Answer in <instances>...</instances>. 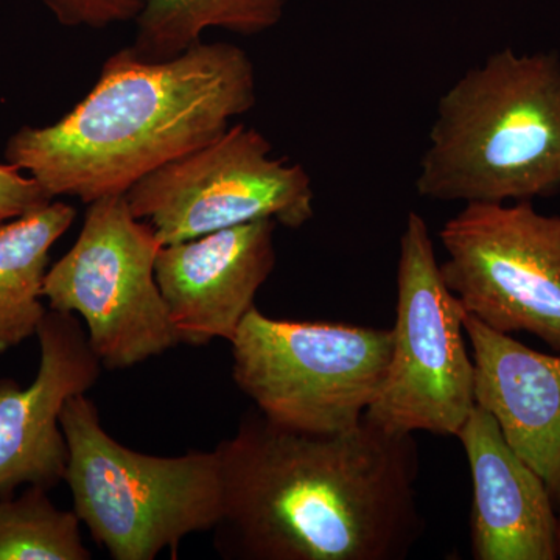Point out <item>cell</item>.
Returning <instances> with one entry per match:
<instances>
[{"label": "cell", "instance_id": "6da1fadb", "mask_svg": "<svg viewBox=\"0 0 560 560\" xmlns=\"http://www.w3.org/2000/svg\"><path fill=\"white\" fill-rule=\"evenodd\" d=\"M221 556L249 560H401L423 534L412 434L363 419L298 433L259 411L215 448Z\"/></svg>", "mask_w": 560, "mask_h": 560}, {"label": "cell", "instance_id": "7a4b0ae2", "mask_svg": "<svg viewBox=\"0 0 560 560\" xmlns=\"http://www.w3.org/2000/svg\"><path fill=\"white\" fill-rule=\"evenodd\" d=\"M256 101V69L234 44L201 40L164 61L125 47L65 117L14 132L5 161L54 200L91 205L219 138Z\"/></svg>", "mask_w": 560, "mask_h": 560}, {"label": "cell", "instance_id": "3957f363", "mask_svg": "<svg viewBox=\"0 0 560 560\" xmlns=\"http://www.w3.org/2000/svg\"><path fill=\"white\" fill-rule=\"evenodd\" d=\"M560 187V55L493 51L441 95L416 190L433 201H529Z\"/></svg>", "mask_w": 560, "mask_h": 560}, {"label": "cell", "instance_id": "277c9868", "mask_svg": "<svg viewBox=\"0 0 560 560\" xmlns=\"http://www.w3.org/2000/svg\"><path fill=\"white\" fill-rule=\"evenodd\" d=\"M60 423L73 512L110 558L153 560L164 550L176 558L183 539L219 525L223 492L215 451H131L106 433L86 393L66 400Z\"/></svg>", "mask_w": 560, "mask_h": 560}, {"label": "cell", "instance_id": "5b68a950", "mask_svg": "<svg viewBox=\"0 0 560 560\" xmlns=\"http://www.w3.org/2000/svg\"><path fill=\"white\" fill-rule=\"evenodd\" d=\"M393 342V329L275 319L254 307L231 341L232 377L275 425L341 433L377 399Z\"/></svg>", "mask_w": 560, "mask_h": 560}, {"label": "cell", "instance_id": "8992f818", "mask_svg": "<svg viewBox=\"0 0 560 560\" xmlns=\"http://www.w3.org/2000/svg\"><path fill=\"white\" fill-rule=\"evenodd\" d=\"M79 238L47 271L49 311L80 315L102 366L128 370L179 345L156 280L162 243L125 195L92 201Z\"/></svg>", "mask_w": 560, "mask_h": 560}, {"label": "cell", "instance_id": "52a82bcc", "mask_svg": "<svg viewBox=\"0 0 560 560\" xmlns=\"http://www.w3.org/2000/svg\"><path fill=\"white\" fill-rule=\"evenodd\" d=\"M464 315L442 276L429 224L418 212L408 213L397 261L393 353L364 418L393 433L458 434L477 405Z\"/></svg>", "mask_w": 560, "mask_h": 560}, {"label": "cell", "instance_id": "ba28073f", "mask_svg": "<svg viewBox=\"0 0 560 560\" xmlns=\"http://www.w3.org/2000/svg\"><path fill=\"white\" fill-rule=\"evenodd\" d=\"M271 150L261 132L235 125L138 180L125 197L162 246L257 220L300 230L315 215L312 178Z\"/></svg>", "mask_w": 560, "mask_h": 560}, {"label": "cell", "instance_id": "9c48e42d", "mask_svg": "<svg viewBox=\"0 0 560 560\" xmlns=\"http://www.w3.org/2000/svg\"><path fill=\"white\" fill-rule=\"evenodd\" d=\"M441 271L464 311L560 352V217L529 201L470 202L442 228Z\"/></svg>", "mask_w": 560, "mask_h": 560}, {"label": "cell", "instance_id": "30bf717a", "mask_svg": "<svg viewBox=\"0 0 560 560\" xmlns=\"http://www.w3.org/2000/svg\"><path fill=\"white\" fill-rule=\"evenodd\" d=\"M38 375L27 388L0 378V497L22 486L51 489L65 481L69 448L60 415L66 400L86 393L102 363L75 315L49 311L38 329Z\"/></svg>", "mask_w": 560, "mask_h": 560}, {"label": "cell", "instance_id": "8fae6325", "mask_svg": "<svg viewBox=\"0 0 560 560\" xmlns=\"http://www.w3.org/2000/svg\"><path fill=\"white\" fill-rule=\"evenodd\" d=\"M275 220L162 246L156 280L179 342L234 340L276 267Z\"/></svg>", "mask_w": 560, "mask_h": 560}, {"label": "cell", "instance_id": "7c38bea8", "mask_svg": "<svg viewBox=\"0 0 560 560\" xmlns=\"http://www.w3.org/2000/svg\"><path fill=\"white\" fill-rule=\"evenodd\" d=\"M456 438L474 485V559H559L558 515L550 490L508 444L493 416L475 405Z\"/></svg>", "mask_w": 560, "mask_h": 560}, {"label": "cell", "instance_id": "4fadbf2b", "mask_svg": "<svg viewBox=\"0 0 560 560\" xmlns=\"http://www.w3.org/2000/svg\"><path fill=\"white\" fill-rule=\"evenodd\" d=\"M475 404L499 423L508 444L560 501V357L522 345L466 312Z\"/></svg>", "mask_w": 560, "mask_h": 560}, {"label": "cell", "instance_id": "5bb4252c", "mask_svg": "<svg viewBox=\"0 0 560 560\" xmlns=\"http://www.w3.org/2000/svg\"><path fill=\"white\" fill-rule=\"evenodd\" d=\"M75 217L72 206L54 200L0 226V352L38 334L49 312L43 291L50 249Z\"/></svg>", "mask_w": 560, "mask_h": 560}, {"label": "cell", "instance_id": "9a60e30c", "mask_svg": "<svg viewBox=\"0 0 560 560\" xmlns=\"http://www.w3.org/2000/svg\"><path fill=\"white\" fill-rule=\"evenodd\" d=\"M289 0H147L130 49L149 61L171 60L201 43L209 28L238 35L271 31Z\"/></svg>", "mask_w": 560, "mask_h": 560}, {"label": "cell", "instance_id": "2e32d148", "mask_svg": "<svg viewBox=\"0 0 560 560\" xmlns=\"http://www.w3.org/2000/svg\"><path fill=\"white\" fill-rule=\"evenodd\" d=\"M80 523L39 486H27L20 497H0V560H90Z\"/></svg>", "mask_w": 560, "mask_h": 560}, {"label": "cell", "instance_id": "e0dca14e", "mask_svg": "<svg viewBox=\"0 0 560 560\" xmlns=\"http://www.w3.org/2000/svg\"><path fill=\"white\" fill-rule=\"evenodd\" d=\"M55 20L65 27L106 28L135 22L147 0H43Z\"/></svg>", "mask_w": 560, "mask_h": 560}, {"label": "cell", "instance_id": "ac0fdd59", "mask_svg": "<svg viewBox=\"0 0 560 560\" xmlns=\"http://www.w3.org/2000/svg\"><path fill=\"white\" fill-rule=\"evenodd\" d=\"M50 201L54 198L27 173L10 164H0V226Z\"/></svg>", "mask_w": 560, "mask_h": 560}, {"label": "cell", "instance_id": "d6986e66", "mask_svg": "<svg viewBox=\"0 0 560 560\" xmlns=\"http://www.w3.org/2000/svg\"><path fill=\"white\" fill-rule=\"evenodd\" d=\"M560 506V501H559ZM558 558L560 559V515L558 517Z\"/></svg>", "mask_w": 560, "mask_h": 560}]
</instances>
